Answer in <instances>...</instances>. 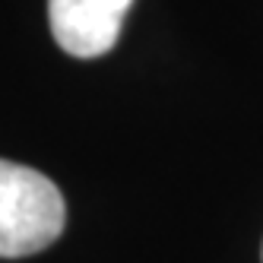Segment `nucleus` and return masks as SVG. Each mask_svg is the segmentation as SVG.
<instances>
[{
	"instance_id": "f03ea898",
	"label": "nucleus",
	"mask_w": 263,
	"mask_h": 263,
	"mask_svg": "<svg viewBox=\"0 0 263 263\" xmlns=\"http://www.w3.org/2000/svg\"><path fill=\"white\" fill-rule=\"evenodd\" d=\"M134 0H48L51 35L73 58H102L115 48Z\"/></svg>"
},
{
	"instance_id": "f257e3e1",
	"label": "nucleus",
	"mask_w": 263,
	"mask_h": 263,
	"mask_svg": "<svg viewBox=\"0 0 263 263\" xmlns=\"http://www.w3.org/2000/svg\"><path fill=\"white\" fill-rule=\"evenodd\" d=\"M67 206L58 184L29 165L0 159V257H29L58 241Z\"/></svg>"
}]
</instances>
